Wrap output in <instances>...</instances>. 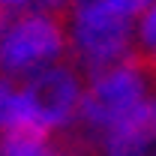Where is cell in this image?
I'll use <instances>...</instances> for the list:
<instances>
[{
    "mask_svg": "<svg viewBox=\"0 0 156 156\" xmlns=\"http://www.w3.org/2000/svg\"><path fill=\"white\" fill-rule=\"evenodd\" d=\"M69 54L66 18L51 9H24L3 18L0 27V75L27 81L36 72L63 63Z\"/></svg>",
    "mask_w": 156,
    "mask_h": 156,
    "instance_id": "1",
    "label": "cell"
},
{
    "mask_svg": "<svg viewBox=\"0 0 156 156\" xmlns=\"http://www.w3.org/2000/svg\"><path fill=\"white\" fill-rule=\"evenodd\" d=\"M66 36L75 63L87 75H93L132 57L135 21L111 12L96 0H72L66 9Z\"/></svg>",
    "mask_w": 156,
    "mask_h": 156,
    "instance_id": "2",
    "label": "cell"
},
{
    "mask_svg": "<svg viewBox=\"0 0 156 156\" xmlns=\"http://www.w3.org/2000/svg\"><path fill=\"white\" fill-rule=\"evenodd\" d=\"M150 96L153 90H150L147 66L141 60L129 57L123 63H114L108 69L87 75L84 99L78 108V123L99 138L108 129L120 126L123 120H129Z\"/></svg>",
    "mask_w": 156,
    "mask_h": 156,
    "instance_id": "3",
    "label": "cell"
},
{
    "mask_svg": "<svg viewBox=\"0 0 156 156\" xmlns=\"http://www.w3.org/2000/svg\"><path fill=\"white\" fill-rule=\"evenodd\" d=\"M84 78L78 72V66L57 63L36 72L33 78L21 81V90L30 108V123L42 135H54L69 129L78 120V108L84 99Z\"/></svg>",
    "mask_w": 156,
    "mask_h": 156,
    "instance_id": "4",
    "label": "cell"
},
{
    "mask_svg": "<svg viewBox=\"0 0 156 156\" xmlns=\"http://www.w3.org/2000/svg\"><path fill=\"white\" fill-rule=\"evenodd\" d=\"M144 105L129 120H123L120 126L108 129L105 135H99V153L102 156H150V150L156 144V135L150 129V123H147Z\"/></svg>",
    "mask_w": 156,
    "mask_h": 156,
    "instance_id": "5",
    "label": "cell"
},
{
    "mask_svg": "<svg viewBox=\"0 0 156 156\" xmlns=\"http://www.w3.org/2000/svg\"><path fill=\"white\" fill-rule=\"evenodd\" d=\"M18 129L36 132L30 123V108H27V99L21 90V81L0 75V135L18 132Z\"/></svg>",
    "mask_w": 156,
    "mask_h": 156,
    "instance_id": "6",
    "label": "cell"
},
{
    "mask_svg": "<svg viewBox=\"0 0 156 156\" xmlns=\"http://www.w3.org/2000/svg\"><path fill=\"white\" fill-rule=\"evenodd\" d=\"M0 153L3 156H51L54 153V144L42 132L18 129V132L0 135Z\"/></svg>",
    "mask_w": 156,
    "mask_h": 156,
    "instance_id": "7",
    "label": "cell"
},
{
    "mask_svg": "<svg viewBox=\"0 0 156 156\" xmlns=\"http://www.w3.org/2000/svg\"><path fill=\"white\" fill-rule=\"evenodd\" d=\"M135 51L156 63V0L135 18Z\"/></svg>",
    "mask_w": 156,
    "mask_h": 156,
    "instance_id": "8",
    "label": "cell"
},
{
    "mask_svg": "<svg viewBox=\"0 0 156 156\" xmlns=\"http://www.w3.org/2000/svg\"><path fill=\"white\" fill-rule=\"evenodd\" d=\"M96 3H102V6H108L111 12H120V15H126V18L135 21L153 0H96Z\"/></svg>",
    "mask_w": 156,
    "mask_h": 156,
    "instance_id": "9",
    "label": "cell"
},
{
    "mask_svg": "<svg viewBox=\"0 0 156 156\" xmlns=\"http://www.w3.org/2000/svg\"><path fill=\"white\" fill-rule=\"evenodd\" d=\"M33 6H39V0H0V12L3 15L24 12V9H33Z\"/></svg>",
    "mask_w": 156,
    "mask_h": 156,
    "instance_id": "10",
    "label": "cell"
},
{
    "mask_svg": "<svg viewBox=\"0 0 156 156\" xmlns=\"http://www.w3.org/2000/svg\"><path fill=\"white\" fill-rule=\"evenodd\" d=\"M144 111H147V123H150V129H153V135H156V93H153L150 99H147Z\"/></svg>",
    "mask_w": 156,
    "mask_h": 156,
    "instance_id": "11",
    "label": "cell"
},
{
    "mask_svg": "<svg viewBox=\"0 0 156 156\" xmlns=\"http://www.w3.org/2000/svg\"><path fill=\"white\" fill-rule=\"evenodd\" d=\"M51 156H81V153H75V150H57V147H54Z\"/></svg>",
    "mask_w": 156,
    "mask_h": 156,
    "instance_id": "12",
    "label": "cell"
},
{
    "mask_svg": "<svg viewBox=\"0 0 156 156\" xmlns=\"http://www.w3.org/2000/svg\"><path fill=\"white\" fill-rule=\"evenodd\" d=\"M3 18H6V15H3V12H0V27H3Z\"/></svg>",
    "mask_w": 156,
    "mask_h": 156,
    "instance_id": "13",
    "label": "cell"
},
{
    "mask_svg": "<svg viewBox=\"0 0 156 156\" xmlns=\"http://www.w3.org/2000/svg\"><path fill=\"white\" fill-rule=\"evenodd\" d=\"M150 156H156V150H153V153H150Z\"/></svg>",
    "mask_w": 156,
    "mask_h": 156,
    "instance_id": "14",
    "label": "cell"
},
{
    "mask_svg": "<svg viewBox=\"0 0 156 156\" xmlns=\"http://www.w3.org/2000/svg\"><path fill=\"white\" fill-rule=\"evenodd\" d=\"M0 156H3V153H0Z\"/></svg>",
    "mask_w": 156,
    "mask_h": 156,
    "instance_id": "15",
    "label": "cell"
}]
</instances>
